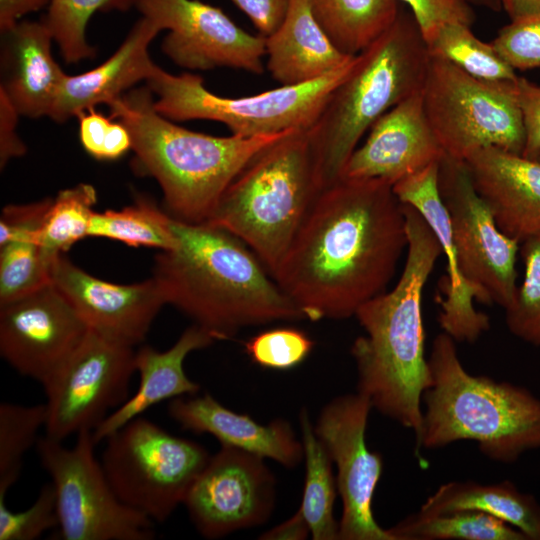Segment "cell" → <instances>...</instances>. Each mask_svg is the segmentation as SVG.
<instances>
[{"label": "cell", "instance_id": "cell-1", "mask_svg": "<svg viewBox=\"0 0 540 540\" xmlns=\"http://www.w3.org/2000/svg\"><path fill=\"white\" fill-rule=\"evenodd\" d=\"M407 245L393 185L340 178L319 193L273 278L306 319H346L386 291Z\"/></svg>", "mask_w": 540, "mask_h": 540}, {"label": "cell", "instance_id": "cell-2", "mask_svg": "<svg viewBox=\"0 0 540 540\" xmlns=\"http://www.w3.org/2000/svg\"><path fill=\"white\" fill-rule=\"evenodd\" d=\"M408 237L401 276L389 292L372 298L356 312L364 331L351 355L357 369V391L373 409L412 430L422 424V396L430 384L422 298L442 246L422 215L404 204Z\"/></svg>", "mask_w": 540, "mask_h": 540}, {"label": "cell", "instance_id": "cell-3", "mask_svg": "<svg viewBox=\"0 0 540 540\" xmlns=\"http://www.w3.org/2000/svg\"><path fill=\"white\" fill-rule=\"evenodd\" d=\"M171 228L176 244L156 256L153 277L167 304L216 340L230 339L251 325L306 319L239 238L208 223L173 217Z\"/></svg>", "mask_w": 540, "mask_h": 540}, {"label": "cell", "instance_id": "cell-4", "mask_svg": "<svg viewBox=\"0 0 540 540\" xmlns=\"http://www.w3.org/2000/svg\"><path fill=\"white\" fill-rule=\"evenodd\" d=\"M106 105L110 117L131 135L133 170L156 179L171 217L194 224L209 220L227 187L257 153L292 131L247 138L192 131L159 114L147 86Z\"/></svg>", "mask_w": 540, "mask_h": 540}, {"label": "cell", "instance_id": "cell-5", "mask_svg": "<svg viewBox=\"0 0 540 540\" xmlns=\"http://www.w3.org/2000/svg\"><path fill=\"white\" fill-rule=\"evenodd\" d=\"M447 333L433 340L416 450L473 441L488 459L516 462L540 449V398L524 386L469 373Z\"/></svg>", "mask_w": 540, "mask_h": 540}, {"label": "cell", "instance_id": "cell-6", "mask_svg": "<svg viewBox=\"0 0 540 540\" xmlns=\"http://www.w3.org/2000/svg\"><path fill=\"white\" fill-rule=\"evenodd\" d=\"M430 56L411 12L357 54L308 129L321 191L337 182L364 133L388 110L422 90Z\"/></svg>", "mask_w": 540, "mask_h": 540}, {"label": "cell", "instance_id": "cell-7", "mask_svg": "<svg viewBox=\"0 0 540 540\" xmlns=\"http://www.w3.org/2000/svg\"><path fill=\"white\" fill-rule=\"evenodd\" d=\"M321 192L308 129L257 153L205 223L243 241L273 275Z\"/></svg>", "mask_w": 540, "mask_h": 540}, {"label": "cell", "instance_id": "cell-8", "mask_svg": "<svg viewBox=\"0 0 540 540\" xmlns=\"http://www.w3.org/2000/svg\"><path fill=\"white\" fill-rule=\"evenodd\" d=\"M357 55L314 81L246 97H223L209 91L200 75H178L160 66L145 82L157 96L155 110L172 121L211 120L224 124L232 135L255 137L293 129H309L333 90L347 77Z\"/></svg>", "mask_w": 540, "mask_h": 540}, {"label": "cell", "instance_id": "cell-9", "mask_svg": "<svg viewBox=\"0 0 540 540\" xmlns=\"http://www.w3.org/2000/svg\"><path fill=\"white\" fill-rule=\"evenodd\" d=\"M101 464L118 498L162 523L184 503L210 455L200 444L137 417L105 440Z\"/></svg>", "mask_w": 540, "mask_h": 540}, {"label": "cell", "instance_id": "cell-10", "mask_svg": "<svg viewBox=\"0 0 540 540\" xmlns=\"http://www.w3.org/2000/svg\"><path fill=\"white\" fill-rule=\"evenodd\" d=\"M422 102L446 156L465 161L474 151L490 146L522 154L525 134L516 81H484L430 57Z\"/></svg>", "mask_w": 540, "mask_h": 540}, {"label": "cell", "instance_id": "cell-11", "mask_svg": "<svg viewBox=\"0 0 540 540\" xmlns=\"http://www.w3.org/2000/svg\"><path fill=\"white\" fill-rule=\"evenodd\" d=\"M92 431L77 434L72 447L41 437L36 448L56 494L63 540H151L154 521L124 504L96 458Z\"/></svg>", "mask_w": 540, "mask_h": 540}, {"label": "cell", "instance_id": "cell-12", "mask_svg": "<svg viewBox=\"0 0 540 540\" xmlns=\"http://www.w3.org/2000/svg\"><path fill=\"white\" fill-rule=\"evenodd\" d=\"M134 347L89 330L84 340L43 386L47 402L45 435L58 441L93 431L129 394Z\"/></svg>", "mask_w": 540, "mask_h": 540}, {"label": "cell", "instance_id": "cell-13", "mask_svg": "<svg viewBox=\"0 0 540 540\" xmlns=\"http://www.w3.org/2000/svg\"><path fill=\"white\" fill-rule=\"evenodd\" d=\"M438 188L463 277L482 291L486 304L506 309L518 287L516 259L521 243L498 228L464 161L444 155L439 163Z\"/></svg>", "mask_w": 540, "mask_h": 540}, {"label": "cell", "instance_id": "cell-14", "mask_svg": "<svg viewBox=\"0 0 540 540\" xmlns=\"http://www.w3.org/2000/svg\"><path fill=\"white\" fill-rule=\"evenodd\" d=\"M373 409L357 391L333 399L321 411L315 433L337 467V490L343 510L341 540H394L375 520L372 500L383 472L380 454L369 450L366 428Z\"/></svg>", "mask_w": 540, "mask_h": 540}, {"label": "cell", "instance_id": "cell-15", "mask_svg": "<svg viewBox=\"0 0 540 540\" xmlns=\"http://www.w3.org/2000/svg\"><path fill=\"white\" fill-rule=\"evenodd\" d=\"M134 7L168 30L161 48L176 65L264 72L266 38L244 31L221 8L200 0H135Z\"/></svg>", "mask_w": 540, "mask_h": 540}, {"label": "cell", "instance_id": "cell-16", "mask_svg": "<svg viewBox=\"0 0 540 540\" xmlns=\"http://www.w3.org/2000/svg\"><path fill=\"white\" fill-rule=\"evenodd\" d=\"M52 284L0 305V354L19 374L42 387L89 332Z\"/></svg>", "mask_w": 540, "mask_h": 540}, {"label": "cell", "instance_id": "cell-17", "mask_svg": "<svg viewBox=\"0 0 540 540\" xmlns=\"http://www.w3.org/2000/svg\"><path fill=\"white\" fill-rule=\"evenodd\" d=\"M263 459L226 445L210 456L183 503L203 537L220 538L267 520L275 481Z\"/></svg>", "mask_w": 540, "mask_h": 540}, {"label": "cell", "instance_id": "cell-18", "mask_svg": "<svg viewBox=\"0 0 540 540\" xmlns=\"http://www.w3.org/2000/svg\"><path fill=\"white\" fill-rule=\"evenodd\" d=\"M50 278L90 330L130 347L145 340L158 312L167 304L154 277L134 284L107 282L64 254L54 260Z\"/></svg>", "mask_w": 540, "mask_h": 540}, {"label": "cell", "instance_id": "cell-19", "mask_svg": "<svg viewBox=\"0 0 540 540\" xmlns=\"http://www.w3.org/2000/svg\"><path fill=\"white\" fill-rule=\"evenodd\" d=\"M445 153L426 118L422 90L384 113L354 150L341 178L382 179L394 185L442 160Z\"/></svg>", "mask_w": 540, "mask_h": 540}, {"label": "cell", "instance_id": "cell-20", "mask_svg": "<svg viewBox=\"0 0 540 540\" xmlns=\"http://www.w3.org/2000/svg\"><path fill=\"white\" fill-rule=\"evenodd\" d=\"M439 163L396 182L393 191L402 203L413 206L422 215L447 258L448 275L443 285L445 297L438 298L441 329L456 342L474 343L490 328L489 316L474 306V300L486 304V298L460 271L448 212L438 188Z\"/></svg>", "mask_w": 540, "mask_h": 540}, {"label": "cell", "instance_id": "cell-21", "mask_svg": "<svg viewBox=\"0 0 540 540\" xmlns=\"http://www.w3.org/2000/svg\"><path fill=\"white\" fill-rule=\"evenodd\" d=\"M464 162L504 234L520 243L540 234L539 159L490 146L474 151Z\"/></svg>", "mask_w": 540, "mask_h": 540}, {"label": "cell", "instance_id": "cell-22", "mask_svg": "<svg viewBox=\"0 0 540 540\" xmlns=\"http://www.w3.org/2000/svg\"><path fill=\"white\" fill-rule=\"evenodd\" d=\"M47 25L22 20L1 33V84L21 116L49 117L66 73L55 61Z\"/></svg>", "mask_w": 540, "mask_h": 540}, {"label": "cell", "instance_id": "cell-23", "mask_svg": "<svg viewBox=\"0 0 540 540\" xmlns=\"http://www.w3.org/2000/svg\"><path fill=\"white\" fill-rule=\"evenodd\" d=\"M160 32L156 23L141 16L107 60L84 73L66 74L49 118L64 123L146 82L158 68L150 57L149 46Z\"/></svg>", "mask_w": 540, "mask_h": 540}, {"label": "cell", "instance_id": "cell-24", "mask_svg": "<svg viewBox=\"0 0 540 540\" xmlns=\"http://www.w3.org/2000/svg\"><path fill=\"white\" fill-rule=\"evenodd\" d=\"M169 416L183 429L214 436L230 446L292 468L304 457V448L291 426L278 419L262 425L245 414L231 411L209 393L170 400Z\"/></svg>", "mask_w": 540, "mask_h": 540}, {"label": "cell", "instance_id": "cell-25", "mask_svg": "<svg viewBox=\"0 0 540 540\" xmlns=\"http://www.w3.org/2000/svg\"><path fill=\"white\" fill-rule=\"evenodd\" d=\"M216 338L204 328L194 324L187 328L165 351L145 345L135 352V370L139 374L136 392L111 412L93 431L96 444L145 411L165 400L195 395L200 390L184 371L189 353L211 345Z\"/></svg>", "mask_w": 540, "mask_h": 540}, {"label": "cell", "instance_id": "cell-26", "mask_svg": "<svg viewBox=\"0 0 540 540\" xmlns=\"http://www.w3.org/2000/svg\"><path fill=\"white\" fill-rule=\"evenodd\" d=\"M265 38L266 67L280 86L314 81L355 56L334 45L316 20L309 0H290L282 24Z\"/></svg>", "mask_w": 540, "mask_h": 540}, {"label": "cell", "instance_id": "cell-27", "mask_svg": "<svg viewBox=\"0 0 540 540\" xmlns=\"http://www.w3.org/2000/svg\"><path fill=\"white\" fill-rule=\"evenodd\" d=\"M52 198L7 205L0 218V305L51 282L53 260L44 252L39 232Z\"/></svg>", "mask_w": 540, "mask_h": 540}, {"label": "cell", "instance_id": "cell-28", "mask_svg": "<svg viewBox=\"0 0 540 540\" xmlns=\"http://www.w3.org/2000/svg\"><path fill=\"white\" fill-rule=\"evenodd\" d=\"M457 510L490 514L517 528L527 540H540V503L509 480L492 484L472 480L444 483L426 498L418 512L437 515Z\"/></svg>", "mask_w": 540, "mask_h": 540}, {"label": "cell", "instance_id": "cell-29", "mask_svg": "<svg viewBox=\"0 0 540 540\" xmlns=\"http://www.w3.org/2000/svg\"><path fill=\"white\" fill-rule=\"evenodd\" d=\"M312 12L334 45L357 55L395 21L397 0H309Z\"/></svg>", "mask_w": 540, "mask_h": 540}, {"label": "cell", "instance_id": "cell-30", "mask_svg": "<svg viewBox=\"0 0 540 540\" xmlns=\"http://www.w3.org/2000/svg\"><path fill=\"white\" fill-rule=\"evenodd\" d=\"M299 419L306 467L299 510L314 540H336L339 539V523L334 519L333 507L337 483L332 474V460L317 437L306 409H302Z\"/></svg>", "mask_w": 540, "mask_h": 540}, {"label": "cell", "instance_id": "cell-31", "mask_svg": "<svg viewBox=\"0 0 540 540\" xmlns=\"http://www.w3.org/2000/svg\"><path fill=\"white\" fill-rule=\"evenodd\" d=\"M388 531L394 540H527L521 531L507 522L474 510L437 515L417 511Z\"/></svg>", "mask_w": 540, "mask_h": 540}, {"label": "cell", "instance_id": "cell-32", "mask_svg": "<svg viewBox=\"0 0 540 540\" xmlns=\"http://www.w3.org/2000/svg\"><path fill=\"white\" fill-rule=\"evenodd\" d=\"M171 218L150 198L139 195L133 204L120 210L95 211L88 237L107 238L130 247L170 250L176 244Z\"/></svg>", "mask_w": 540, "mask_h": 540}, {"label": "cell", "instance_id": "cell-33", "mask_svg": "<svg viewBox=\"0 0 540 540\" xmlns=\"http://www.w3.org/2000/svg\"><path fill=\"white\" fill-rule=\"evenodd\" d=\"M430 57L450 62L465 73L489 82H514L518 76L495 46L478 39L471 26L443 25L427 44Z\"/></svg>", "mask_w": 540, "mask_h": 540}, {"label": "cell", "instance_id": "cell-34", "mask_svg": "<svg viewBox=\"0 0 540 540\" xmlns=\"http://www.w3.org/2000/svg\"><path fill=\"white\" fill-rule=\"evenodd\" d=\"M96 202L95 188L86 183L61 190L52 198L39 232L41 246L51 260L88 237Z\"/></svg>", "mask_w": 540, "mask_h": 540}, {"label": "cell", "instance_id": "cell-35", "mask_svg": "<svg viewBox=\"0 0 540 540\" xmlns=\"http://www.w3.org/2000/svg\"><path fill=\"white\" fill-rule=\"evenodd\" d=\"M135 0H50L42 20L66 63L93 58L96 50L86 38L87 24L96 12H126Z\"/></svg>", "mask_w": 540, "mask_h": 540}, {"label": "cell", "instance_id": "cell-36", "mask_svg": "<svg viewBox=\"0 0 540 540\" xmlns=\"http://www.w3.org/2000/svg\"><path fill=\"white\" fill-rule=\"evenodd\" d=\"M46 404H0V499L17 482L25 454L36 446L38 432L45 427Z\"/></svg>", "mask_w": 540, "mask_h": 540}, {"label": "cell", "instance_id": "cell-37", "mask_svg": "<svg viewBox=\"0 0 540 540\" xmlns=\"http://www.w3.org/2000/svg\"><path fill=\"white\" fill-rule=\"evenodd\" d=\"M524 277L505 310L508 330L520 340L540 346V234L520 245Z\"/></svg>", "mask_w": 540, "mask_h": 540}, {"label": "cell", "instance_id": "cell-38", "mask_svg": "<svg viewBox=\"0 0 540 540\" xmlns=\"http://www.w3.org/2000/svg\"><path fill=\"white\" fill-rule=\"evenodd\" d=\"M313 341L294 328L263 331L245 344L253 362L264 368L286 370L299 365L313 348Z\"/></svg>", "mask_w": 540, "mask_h": 540}, {"label": "cell", "instance_id": "cell-39", "mask_svg": "<svg viewBox=\"0 0 540 540\" xmlns=\"http://www.w3.org/2000/svg\"><path fill=\"white\" fill-rule=\"evenodd\" d=\"M59 525L56 494L52 483L45 484L34 503L22 511L10 510L0 499V540H35Z\"/></svg>", "mask_w": 540, "mask_h": 540}, {"label": "cell", "instance_id": "cell-40", "mask_svg": "<svg viewBox=\"0 0 540 540\" xmlns=\"http://www.w3.org/2000/svg\"><path fill=\"white\" fill-rule=\"evenodd\" d=\"M79 139L84 150L97 160H116L132 150L131 135L120 121L95 108L81 113Z\"/></svg>", "mask_w": 540, "mask_h": 540}, {"label": "cell", "instance_id": "cell-41", "mask_svg": "<svg viewBox=\"0 0 540 540\" xmlns=\"http://www.w3.org/2000/svg\"><path fill=\"white\" fill-rule=\"evenodd\" d=\"M492 44L513 69L540 68V13L503 26Z\"/></svg>", "mask_w": 540, "mask_h": 540}, {"label": "cell", "instance_id": "cell-42", "mask_svg": "<svg viewBox=\"0 0 540 540\" xmlns=\"http://www.w3.org/2000/svg\"><path fill=\"white\" fill-rule=\"evenodd\" d=\"M409 6L426 45L447 23L472 26L475 15L467 0H397Z\"/></svg>", "mask_w": 540, "mask_h": 540}, {"label": "cell", "instance_id": "cell-43", "mask_svg": "<svg viewBox=\"0 0 540 540\" xmlns=\"http://www.w3.org/2000/svg\"><path fill=\"white\" fill-rule=\"evenodd\" d=\"M516 96L525 134L522 155L537 159L540 155V86L518 76Z\"/></svg>", "mask_w": 540, "mask_h": 540}, {"label": "cell", "instance_id": "cell-44", "mask_svg": "<svg viewBox=\"0 0 540 540\" xmlns=\"http://www.w3.org/2000/svg\"><path fill=\"white\" fill-rule=\"evenodd\" d=\"M238 7L258 30L268 37L282 24L290 0H230Z\"/></svg>", "mask_w": 540, "mask_h": 540}, {"label": "cell", "instance_id": "cell-45", "mask_svg": "<svg viewBox=\"0 0 540 540\" xmlns=\"http://www.w3.org/2000/svg\"><path fill=\"white\" fill-rule=\"evenodd\" d=\"M21 115L4 92L0 91V165L25 154L26 146L16 133V126Z\"/></svg>", "mask_w": 540, "mask_h": 540}, {"label": "cell", "instance_id": "cell-46", "mask_svg": "<svg viewBox=\"0 0 540 540\" xmlns=\"http://www.w3.org/2000/svg\"><path fill=\"white\" fill-rule=\"evenodd\" d=\"M50 0H0V32L17 25L28 14L48 7Z\"/></svg>", "mask_w": 540, "mask_h": 540}, {"label": "cell", "instance_id": "cell-47", "mask_svg": "<svg viewBox=\"0 0 540 540\" xmlns=\"http://www.w3.org/2000/svg\"><path fill=\"white\" fill-rule=\"evenodd\" d=\"M309 534H311L310 528L301 511L298 510L288 520L263 533L260 536V539L303 540L306 539Z\"/></svg>", "mask_w": 540, "mask_h": 540}, {"label": "cell", "instance_id": "cell-48", "mask_svg": "<svg viewBox=\"0 0 540 540\" xmlns=\"http://www.w3.org/2000/svg\"><path fill=\"white\" fill-rule=\"evenodd\" d=\"M511 21L540 13V0H499Z\"/></svg>", "mask_w": 540, "mask_h": 540}, {"label": "cell", "instance_id": "cell-49", "mask_svg": "<svg viewBox=\"0 0 540 540\" xmlns=\"http://www.w3.org/2000/svg\"><path fill=\"white\" fill-rule=\"evenodd\" d=\"M471 5L481 6L492 11H499L501 9V4L499 0H467Z\"/></svg>", "mask_w": 540, "mask_h": 540}, {"label": "cell", "instance_id": "cell-50", "mask_svg": "<svg viewBox=\"0 0 540 540\" xmlns=\"http://www.w3.org/2000/svg\"><path fill=\"white\" fill-rule=\"evenodd\" d=\"M537 159H539V160H540V155H539V157H538Z\"/></svg>", "mask_w": 540, "mask_h": 540}]
</instances>
